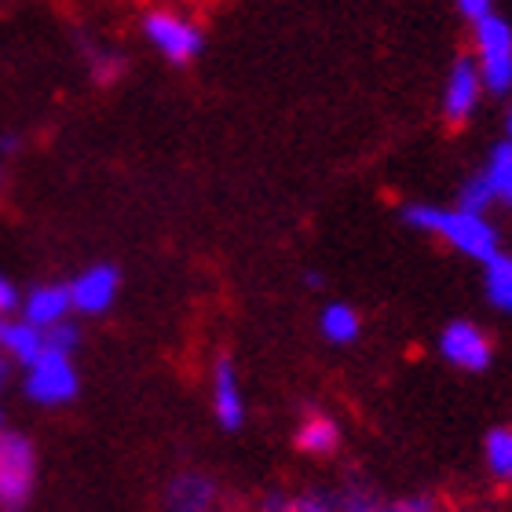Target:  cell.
<instances>
[{
    "label": "cell",
    "mask_w": 512,
    "mask_h": 512,
    "mask_svg": "<svg viewBox=\"0 0 512 512\" xmlns=\"http://www.w3.org/2000/svg\"><path fill=\"white\" fill-rule=\"evenodd\" d=\"M260 512H341L330 491H304V494H267Z\"/></svg>",
    "instance_id": "cell-18"
},
{
    "label": "cell",
    "mask_w": 512,
    "mask_h": 512,
    "mask_svg": "<svg viewBox=\"0 0 512 512\" xmlns=\"http://www.w3.org/2000/svg\"><path fill=\"white\" fill-rule=\"evenodd\" d=\"M11 366H15V363H11L8 355L0 352V392H4V388H8V381H11Z\"/></svg>",
    "instance_id": "cell-26"
},
{
    "label": "cell",
    "mask_w": 512,
    "mask_h": 512,
    "mask_svg": "<svg viewBox=\"0 0 512 512\" xmlns=\"http://www.w3.org/2000/svg\"><path fill=\"white\" fill-rule=\"evenodd\" d=\"M491 205H494V194H491V187H487V180H483L480 172L461 183L458 209H469V213H483V216H487V209H491Z\"/></svg>",
    "instance_id": "cell-21"
},
{
    "label": "cell",
    "mask_w": 512,
    "mask_h": 512,
    "mask_svg": "<svg viewBox=\"0 0 512 512\" xmlns=\"http://www.w3.org/2000/svg\"><path fill=\"white\" fill-rule=\"evenodd\" d=\"M297 447L315 458H330L333 450L341 447V428L326 414H308L297 428Z\"/></svg>",
    "instance_id": "cell-14"
},
{
    "label": "cell",
    "mask_w": 512,
    "mask_h": 512,
    "mask_svg": "<svg viewBox=\"0 0 512 512\" xmlns=\"http://www.w3.org/2000/svg\"><path fill=\"white\" fill-rule=\"evenodd\" d=\"M121 289V271L114 264H92L70 282V300L74 311L81 315H103L107 308H114Z\"/></svg>",
    "instance_id": "cell-7"
},
{
    "label": "cell",
    "mask_w": 512,
    "mask_h": 512,
    "mask_svg": "<svg viewBox=\"0 0 512 512\" xmlns=\"http://www.w3.org/2000/svg\"><path fill=\"white\" fill-rule=\"evenodd\" d=\"M22 388H26V395H30L33 403H41V406L70 403V399L77 395V388H81L77 370H74V355L44 348V352L26 366V381H22Z\"/></svg>",
    "instance_id": "cell-5"
},
{
    "label": "cell",
    "mask_w": 512,
    "mask_h": 512,
    "mask_svg": "<svg viewBox=\"0 0 512 512\" xmlns=\"http://www.w3.org/2000/svg\"><path fill=\"white\" fill-rule=\"evenodd\" d=\"M37 487V450L22 432H0V512H22Z\"/></svg>",
    "instance_id": "cell-4"
},
{
    "label": "cell",
    "mask_w": 512,
    "mask_h": 512,
    "mask_svg": "<svg viewBox=\"0 0 512 512\" xmlns=\"http://www.w3.org/2000/svg\"><path fill=\"white\" fill-rule=\"evenodd\" d=\"M19 147H22V139L15 136V132H4V136H0V158H11Z\"/></svg>",
    "instance_id": "cell-25"
},
{
    "label": "cell",
    "mask_w": 512,
    "mask_h": 512,
    "mask_svg": "<svg viewBox=\"0 0 512 512\" xmlns=\"http://www.w3.org/2000/svg\"><path fill=\"white\" fill-rule=\"evenodd\" d=\"M450 512H465V509H450Z\"/></svg>",
    "instance_id": "cell-29"
},
{
    "label": "cell",
    "mask_w": 512,
    "mask_h": 512,
    "mask_svg": "<svg viewBox=\"0 0 512 512\" xmlns=\"http://www.w3.org/2000/svg\"><path fill=\"white\" fill-rule=\"evenodd\" d=\"M169 512H220V483L205 472H180L165 487Z\"/></svg>",
    "instance_id": "cell-10"
},
{
    "label": "cell",
    "mask_w": 512,
    "mask_h": 512,
    "mask_svg": "<svg viewBox=\"0 0 512 512\" xmlns=\"http://www.w3.org/2000/svg\"><path fill=\"white\" fill-rule=\"evenodd\" d=\"M319 333L330 344H355L359 333H363L359 311H355L352 304H326L319 315Z\"/></svg>",
    "instance_id": "cell-15"
},
{
    "label": "cell",
    "mask_w": 512,
    "mask_h": 512,
    "mask_svg": "<svg viewBox=\"0 0 512 512\" xmlns=\"http://www.w3.org/2000/svg\"><path fill=\"white\" fill-rule=\"evenodd\" d=\"M403 224L414 227V231H425V235L443 238L450 249H458L461 256H472V260H494L502 253L498 249V231L483 213H469V209H439V205H403Z\"/></svg>",
    "instance_id": "cell-1"
},
{
    "label": "cell",
    "mask_w": 512,
    "mask_h": 512,
    "mask_svg": "<svg viewBox=\"0 0 512 512\" xmlns=\"http://www.w3.org/2000/svg\"><path fill=\"white\" fill-rule=\"evenodd\" d=\"M22 308V293L4 271H0V315H15Z\"/></svg>",
    "instance_id": "cell-23"
},
{
    "label": "cell",
    "mask_w": 512,
    "mask_h": 512,
    "mask_svg": "<svg viewBox=\"0 0 512 512\" xmlns=\"http://www.w3.org/2000/svg\"><path fill=\"white\" fill-rule=\"evenodd\" d=\"M483 293L498 311L512 315V256L498 253L494 260L483 264Z\"/></svg>",
    "instance_id": "cell-17"
},
{
    "label": "cell",
    "mask_w": 512,
    "mask_h": 512,
    "mask_svg": "<svg viewBox=\"0 0 512 512\" xmlns=\"http://www.w3.org/2000/svg\"><path fill=\"white\" fill-rule=\"evenodd\" d=\"M472 48H476V70L483 77V92L509 96L512 92V26L502 15H483L472 22Z\"/></svg>",
    "instance_id": "cell-2"
},
{
    "label": "cell",
    "mask_w": 512,
    "mask_h": 512,
    "mask_svg": "<svg viewBox=\"0 0 512 512\" xmlns=\"http://www.w3.org/2000/svg\"><path fill=\"white\" fill-rule=\"evenodd\" d=\"M480 176L491 187L494 202L498 205H512V143L502 139L498 147H491L487 154V165L480 169Z\"/></svg>",
    "instance_id": "cell-16"
},
{
    "label": "cell",
    "mask_w": 512,
    "mask_h": 512,
    "mask_svg": "<svg viewBox=\"0 0 512 512\" xmlns=\"http://www.w3.org/2000/svg\"><path fill=\"white\" fill-rule=\"evenodd\" d=\"M213 410H216V421L227 432H238V428L246 425V395H242V384H238V370L231 363V355H220L213 366Z\"/></svg>",
    "instance_id": "cell-11"
},
{
    "label": "cell",
    "mask_w": 512,
    "mask_h": 512,
    "mask_svg": "<svg viewBox=\"0 0 512 512\" xmlns=\"http://www.w3.org/2000/svg\"><path fill=\"white\" fill-rule=\"evenodd\" d=\"M505 139L512 143V110H509V121H505Z\"/></svg>",
    "instance_id": "cell-27"
},
{
    "label": "cell",
    "mask_w": 512,
    "mask_h": 512,
    "mask_svg": "<svg viewBox=\"0 0 512 512\" xmlns=\"http://www.w3.org/2000/svg\"><path fill=\"white\" fill-rule=\"evenodd\" d=\"M85 63H88V74L96 77L99 85H114V81H121V74H125V55L118 52V48H107V44H92L85 41Z\"/></svg>",
    "instance_id": "cell-19"
},
{
    "label": "cell",
    "mask_w": 512,
    "mask_h": 512,
    "mask_svg": "<svg viewBox=\"0 0 512 512\" xmlns=\"http://www.w3.org/2000/svg\"><path fill=\"white\" fill-rule=\"evenodd\" d=\"M22 319L37 326V330H52L59 322L70 319L74 311V300H70V286H59V282H44V286H33L26 297H22Z\"/></svg>",
    "instance_id": "cell-12"
},
{
    "label": "cell",
    "mask_w": 512,
    "mask_h": 512,
    "mask_svg": "<svg viewBox=\"0 0 512 512\" xmlns=\"http://www.w3.org/2000/svg\"><path fill=\"white\" fill-rule=\"evenodd\" d=\"M0 432H8V417H4V410H0Z\"/></svg>",
    "instance_id": "cell-28"
},
{
    "label": "cell",
    "mask_w": 512,
    "mask_h": 512,
    "mask_svg": "<svg viewBox=\"0 0 512 512\" xmlns=\"http://www.w3.org/2000/svg\"><path fill=\"white\" fill-rule=\"evenodd\" d=\"M44 341H48V348H55V352H66V355H74L77 341H81V333H77V326L70 319L59 322V326H52V330L44 333Z\"/></svg>",
    "instance_id": "cell-22"
},
{
    "label": "cell",
    "mask_w": 512,
    "mask_h": 512,
    "mask_svg": "<svg viewBox=\"0 0 512 512\" xmlns=\"http://www.w3.org/2000/svg\"><path fill=\"white\" fill-rule=\"evenodd\" d=\"M483 99V77L476 70V59H458V63L450 66L447 74V85H443V114L447 121L461 125V121H469L476 114Z\"/></svg>",
    "instance_id": "cell-8"
},
{
    "label": "cell",
    "mask_w": 512,
    "mask_h": 512,
    "mask_svg": "<svg viewBox=\"0 0 512 512\" xmlns=\"http://www.w3.org/2000/svg\"><path fill=\"white\" fill-rule=\"evenodd\" d=\"M341 512H432V498L428 494H406V498H384L370 483L348 480L341 491L333 494Z\"/></svg>",
    "instance_id": "cell-9"
},
{
    "label": "cell",
    "mask_w": 512,
    "mask_h": 512,
    "mask_svg": "<svg viewBox=\"0 0 512 512\" xmlns=\"http://www.w3.org/2000/svg\"><path fill=\"white\" fill-rule=\"evenodd\" d=\"M483 458H487V469H491L494 480L512 483V428H494V432H487Z\"/></svg>",
    "instance_id": "cell-20"
},
{
    "label": "cell",
    "mask_w": 512,
    "mask_h": 512,
    "mask_svg": "<svg viewBox=\"0 0 512 512\" xmlns=\"http://www.w3.org/2000/svg\"><path fill=\"white\" fill-rule=\"evenodd\" d=\"M454 8H458L469 22H480L483 15H491L494 11V0H454Z\"/></svg>",
    "instance_id": "cell-24"
},
{
    "label": "cell",
    "mask_w": 512,
    "mask_h": 512,
    "mask_svg": "<svg viewBox=\"0 0 512 512\" xmlns=\"http://www.w3.org/2000/svg\"><path fill=\"white\" fill-rule=\"evenodd\" d=\"M143 37L161 59H169L172 66H187L194 63L205 48L202 26L183 15L176 8H150L143 15Z\"/></svg>",
    "instance_id": "cell-3"
},
{
    "label": "cell",
    "mask_w": 512,
    "mask_h": 512,
    "mask_svg": "<svg viewBox=\"0 0 512 512\" xmlns=\"http://www.w3.org/2000/svg\"><path fill=\"white\" fill-rule=\"evenodd\" d=\"M44 348H48L44 330L30 326L22 315H0V352L8 355L11 363L30 366Z\"/></svg>",
    "instance_id": "cell-13"
},
{
    "label": "cell",
    "mask_w": 512,
    "mask_h": 512,
    "mask_svg": "<svg viewBox=\"0 0 512 512\" xmlns=\"http://www.w3.org/2000/svg\"><path fill=\"white\" fill-rule=\"evenodd\" d=\"M439 355H443L454 370L483 374L494 359V344L476 322L454 319V322H447V330L439 333Z\"/></svg>",
    "instance_id": "cell-6"
}]
</instances>
